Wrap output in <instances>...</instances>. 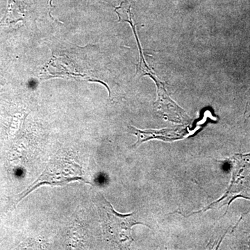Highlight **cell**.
I'll list each match as a JSON object with an SVG mask.
<instances>
[{
	"label": "cell",
	"mask_w": 250,
	"mask_h": 250,
	"mask_svg": "<svg viewBox=\"0 0 250 250\" xmlns=\"http://www.w3.org/2000/svg\"><path fill=\"white\" fill-rule=\"evenodd\" d=\"M103 230L106 239L113 246L126 248L134 239L131 235V228L143 223L135 218L134 213L123 215L117 213L109 202L103 198L101 207Z\"/></svg>",
	"instance_id": "obj_1"
},
{
	"label": "cell",
	"mask_w": 250,
	"mask_h": 250,
	"mask_svg": "<svg viewBox=\"0 0 250 250\" xmlns=\"http://www.w3.org/2000/svg\"><path fill=\"white\" fill-rule=\"evenodd\" d=\"M133 134L136 135L138 138L137 142L135 143L134 146H137L141 143L147 141L148 140L160 138L162 140L175 139L179 137V134L172 130H162V131H141L134 127H131Z\"/></svg>",
	"instance_id": "obj_2"
},
{
	"label": "cell",
	"mask_w": 250,
	"mask_h": 250,
	"mask_svg": "<svg viewBox=\"0 0 250 250\" xmlns=\"http://www.w3.org/2000/svg\"><path fill=\"white\" fill-rule=\"evenodd\" d=\"M119 17L118 22H128L132 21V14L131 13V5L126 1H123L119 7L115 9Z\"/></svg>",
	"instance_id": "obj_3"
}]
</instances>
